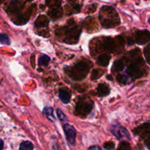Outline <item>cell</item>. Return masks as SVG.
Returning <instances> with one entry per match:
<instances>
[{
	"label": "cell",
	"instance_id": "cell-7",
	"mask_svg": "<svg viewBox=\"0 0 150 150\" xmlns=\"http://www.w3.org/2000/svg\"><path fill=\"white\" fill-rule=\"evenodd\" d=\"M137 134L141 135L142 136H147L150 135V123H144L139 126L135 130Z\"/></svg>",
	"mask_w": 150,
	"mask_h": 150
},
{
	"label": "cell",
	"instance_id": "cell-21",
	"mask_svg": "<svg viewBox=\"0 0 150 150\" xmlns=\"http://www.w3.org/2000/svg\"><path fill=\"white\" fill-rule=\"evenodd\" d=\"M0 43L3 45H10V38L6 34H0Z\"/></svg>",
	"mask_w": 150,
	"mask_h": 150
},
{
	"label": "cell",
	"instance_id": "cell-19",
	"mask_svg": "<svg viewBox=\"0 0 150 150\" xmlns=\"http://www.w3.org/2000/svg\"><path fill=\"white\" fill-rule=\"evenodd\" d=\"M50 62V57L47 55H42L38 59V64L41 66H47Z\"/></svg>",
	"mask_w": 150,
	"mask_h": 150
},
{
	"label": "cell",
	"instance_id": "cell-23",
	"mask_svg": "<svg viewBox=\"0 0 150 150\" xmlns=\"http://www.w3.org/2000/svg\"><path fill=\"white\" fill-rule=\"evenodd\" d=\"M101 74H100V70L98 69H95L93 72H92V79H97L99 77H100Z\"/></svg>",
	"mask_w": 150,
	"mask_h": 150
},
{
	"label": "cell",
	"instance_id": "cell-16",
	"mask_svg": "<svg viewBox=\"0 0 150 150\" xmlns=\"http://www.w3.org/2000/svg\"><path fill=\"white\" fill-rule=\"evenodd\" d=\"M46 4L52 8H58L62 3V0H45Z\"/></svg>",
	"mask_w": 150,
	"mask_h": 150
},
{
	"label": "cell",
	"instance_id": "cell-18",
	"mask_svg": "<svg viewBox=\"0 0 150 150\" xmlns=\"http://www.w3.org/2000/svg\"><path fill=\"white\" fill-rule=\"evenodd\" d=\"M123 68H124V64H123L122 62L120 61V60L114 62L112 67L113 71H120V70H122Z\"/></svg>",
	"mask_w": 150,
	"mask_h": 150
},
{
	"label": "cell",
	"instance_id": "cell-26",
	"mask_svg": "<svg viewBox=\"0 0 150 150\" xmlns=\"http://www.w3.org/2000/svg\"><path fill=\"white\" fill-rule=\"evenodd\" d=\"M145 144H146V146H147V147H149V149H150V137L147 139V140L146 141Z\"/></svg>",
	"mask_w": 150,
	"mask_h": 150
},
{
	"label": "cell",
	"instance_id": "cell-10",
	"mask_svg": "<svg viewBox=\"0 0 150 150\" xmlns=\"http://www.w3.org/2000/svg\"><path fill=\"white\" fill-rule=\"evenodd\" d=\"M110 62V57L106 54H102L100 56L97 60V63L101 67H106L108 65Z\"/></svg>",
	"mask_w": 150,
	"mask_h": 150
},
{
	"label": "cell",
	"instance_id": "cell-28",
	"mask_svg": "<svg viewBox=\"0 0 150 150\" xmlns=\"http://www.w3.org/2000/svg\"><path fill=\"white\" fill-rule=\"evenodd\" d=\"M69 1H76V0H69Z\"/></svg>",
	"mask_w": 150,
	"mask_h": 150
},
{
	"label": "cell",
	"instance_id": "cell-29",
	"mask_svg": "<svg viewBox=\"0 0 150 150\" xmlns=\"http://www.w3.org/2000/svg\"><path fill=\"white\" fill-rule=\"evenodd\" d=\"M26 1H32V0H26Z\"/></svg>",
	"mask_w": 150,
	"mask_h": 150
},
{
	"label": "cell",
	"instance_id": "cell-15",
	"mask_svg": "<svg viewBox=\"0 0 150 150\" xmlns=\"http://www.w3.org/2000/svg\"><path fill=\"white\" fill-rule=\"evenodd\" d=\"M49 15L51 16V18H60L62 16V10L60 7L55 8L54 9V10H52V11L50 12Z\"/></svg>",
	"mask_w": 150,
	"mask_h": 150
},
{
	"label": "cell",
	"instance_id": "cell-9",
	"mask_svg": "<svg viewBox=\"0 0 150 150\" xmlns=\"http://www.w3.org/2000/svg\"><path fill=\"white\" fill-rule=\"evenodd\" d=\"M92 109V105H89L88 103H79L76 107L77 112L82 114H86L89 112Z\"/></svg>",
	"mask_w": 150,
	"mask_h": 150
},
{
	"label": "cell",
	"instance_id": "cell-8",
	"mask_svg": "<svg viewBox=\"0 0 150 150\" xmlns=\"http://www.w3.org/2000/svg\"><path fill=\"white\" fill-rule=\"evenodd\" d=\"M59 98L60 100L64 104H67L70 103L71 98V94L66 89H61L59 92Z\"/></svg>",
	"mask_w": 150,
	"mask_h": 150
},
{
	"label": "cell",
	"instance_id": "cell-1",
	"mask_svg": "<svg viewBox=\"0 0 150 150\" xmlns=\"http://www.w3.org/2000/svg\"><path fill=\"white\" fill-rule=\"evenodd\" d=\"M117 13L115 11L114 8L111 7H108V6H103V7L101 8L100 10V16H105V17L108 18H100L101 22H102V24L104 27H112V26H115L116 22H114V21H112L111 19H110V16H114V14Z\"/></svg>",
	"mask_w": 150,
	"mask_h": 150
},
{
	"label": "cell",
	"instance_id": "cell-17",
	"mask_svg": "<svg viewBox=\"0 0 150 150\" xmlns=\"http://www.w3.org/2000/svg\"><path fill=\"white\" fill-rule=\"evenodd\" d=\"M34 146L30 142H23L21 144L19 150H33Z\"/></svg>",
	"mask_w": 150,
	"mask_h": 150
},
{
	"label": "cell",
	"instance_id": "cell-27",
	"mask_svg": "<svg viewBox=\"0 0 150 150\" xmlns=\"http://www.w3.org/2000/svg\"><path fill=\"white\" fill-rule=\"evenodd\" d=\"M148 21H149V24H150V16H149V20H148Z\"/></svg>",
	"mask_w": 150,
	"mask_h": 150
},
{
	"label": "cell",
	"instance_id": "cell-2",
	"mask_svg": "<svg viewBox=\"0 0 150 150\" xmlns=\"http://www.w3.org/2000/svg\"><path fill=\"white\" fill-rule=\"evenodd\" d=\"M111 132L119 140H127L130 139V135L127 129L120 125H115L111 127Z\"/></svg>",
	"mask_w": 150,
	"mask_h": 150
},
{
	"label": "cell",
	"instance_id": "cell-20",
	"mask_svg": "<svg viewBox=\"0 0 150 150\" xmlns=\"http://www.w3.org/2000/svg\"><path fill=\"white\" fill-rule=\"evenodd\" d=\"M130 76H127L125 75H119V76L117 77V80L120 83H123V84H125V83H130Z\"/></svg>",
	"mask_w": 150,
	"mask_h": 150
},
{
	"label": "cell",
	"instance_id": "cell-22",
	"mask_svg": "<svg viewBox=\"0 0 150 150\" xmlns=\"http://www.w3.org/2000/svg\"><path fill=\"white\" fill-rule=\"evenodd\" d=\"M57 116H58L59 119L62 121H64V120H66V117H65V114L62 111V110L60 108H57Z\"/></svg>",
	"mask_w": 150,
	"mask_h": 150
},
{
	"label": "cell",
	"instance_id": "cell-11",
	"mask_svg": "<svg viewBox=\"0 0 150 150\" xmlns=\"http://www.w3.org/2000/svg\"><path fill=\"white\" fill-rule=\"evenodd\" d=\"M98 95L100 97H105L107 95H109L110 90L108 86L106 84H104V83H101L98 86Z\"/></svg>",
	"mask_w": 150,
	"mask_h": 150
},
{
	"label": "cell",
	"instance_id": "cell-4",
	"mask_svg": "<svg viewBox=\"0 0 150 150\" xmlns=\"http://www.w3.org/2000/svg\"><path fill=\"white\" fill-rule=\"evenodd\" d=\"M64 133H65L66 138L70 144L74 146L76 144V130L75 127L71 125L66 123L63 126Z\"/></svg>",
	"mask_w": 150,
	"mask_h": 150
},
{
	"label": "cell",
	"instance_id": "cell-5",
	"mask_svg": "<svg viewBox=\"0 0 150 150\" xmlns=\"http://www.w3.org/2000/svg\"><path fill=\"white\" fill-rule=\"evenodd\" d=\"M150 40V32L147 30L138 31L136 35V42L139 45H144Z\"/></svg>",
	"mask_w": 150,
	"mask_h": 150
},
{
	"label": "cell",
	"instance_id": "cell-3",
	"mask_svg": "<svg viewBox=\"0 0 150 150\" xmlns=\"http://www.w3.org/2000/svg\"><path fill=\"white\" fill-rule=\"evenodd\" d=\"M88 71H89V68H88L87 65H86L85 63L80 62L79 63V64H76L73 68H72L70 76H71L73 79L78 80V75H79L78 73H80L82 78L84 79L85 76H86V74L88 73Z\"/></svg>",
	"mask_w": 150,
	"mask_h": 150
},
{
	"label": "cell",
	"instance_id": "cell-12",
	"mask_svg": "<svg viewBox=\"0 0 150 150\" xmlns=\"http://www.w3.org/2000/svg\"><path fill=\"white\" fill-rule=\"evenodd\" d=\"M44 115L47 117L48 119H49L51 121L54 122L56 120L55 117H54V109L51 107H45L44 108L43 111H42Z\"/></svg>",
	"mask_w": 150,
	"mask_h": 150
},
{
	"label": "cell",
	"instance_id": "cell-14",
	"mask_svg": "<svg viewBox=\"0 0 150 150\" xmlns=\"http://www.w3.org/2000/svg\"><path fill=\"white\" fill-rule=\"evenodd\" d=\"M104 49L105 51L108 52H112L115 49V44H114V41L113 40H106L104 43Z\"/></svg>",
	"mask_w": 150,
	"mask_h": 150
},
{
	"label": "cell",
	"instance_id": "cell-25",
	"mask_svg": "<svg viewBox=\"0 0 150 150\" xmlns=\"http://www.w3.org/2000/svg\"><path fill=\"white\" fill-rule=\"evenodd\" d=\"M3 147H4V142L0 139V150H2Z\"/></svg>",
	"mask_w": 150,
	"mask_h": 150
},
{
	"label": "cell",
	"instance_id": "cell-13",
	"mask_svg": "<svg viewBox=\"0 0 150 150\" xmlns=\"http://www.w3.org/2000/svg\"><path fill=\"white\" fill-rule=\"evenodd\" d=\"M48 24V19L45 16H40L35 22V26L38 27H44Z\"/></svg>",
	"mask_w": 150,
	"mask_h": 150
},
{
	"label": "cell",
	"instance_id": "cell-6",
	"mask_svg": "<svg viewBox=\"0 0 150 150\" xmlns=\"http://www.w3.org/2000/svg\"><path fill=\"white\" fill-rule=\"evenodd\" d=\"M127 73L130 78H133L134 79H139L143 76V72L135 64H131L129 66L127 70Z\"/></svg>",
	"mask_w": 150,
	"mask_h": 150
},
{
	"label": "cell",
	"instance_id": "cell-24",
	"mask_svg": "<svg viewBox=\"0 0 150 150\" xmlns=\"http://www.w3.org/2000/svg\"><path fill=\"white\" fill-rule=\"evenodd\" d=\"M88 150H101V149L98 146H92L89 147Z\"/></svg>",
	"mask_w": 150,
	"mask_h": 150
}]
</instances>
